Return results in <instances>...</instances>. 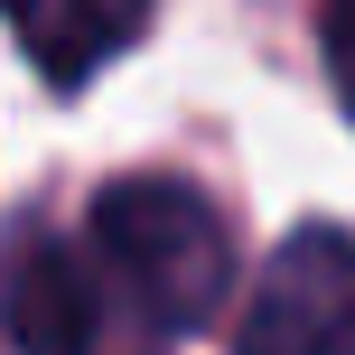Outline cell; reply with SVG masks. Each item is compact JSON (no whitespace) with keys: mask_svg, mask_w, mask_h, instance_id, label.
<instances>
[{"mask_svg":"<svg viewBox=\"0 0 355 355\" xmlns=\"http://www.w3.org/2000/svg\"><path fill=\"white\" fill-rule=\"evenodd\" d=\"M94 252H103V281L159 337L206 327L234 290V234L187 178H112L94 206Z\"/></svg>","mask_w":355,"mask_h":355,"instance_id":"1","label":"cell"},{"mask_svg":"<svg viewBox=\"0 0 355 355\" xmlns=\"http://www.w3.org/2000/svg\"><path fill=\"white\" fill-rule=\"evenodd\" d=\"M243 355H355V234L300 225L262 262L243 309Z\"/></svg>","mask_w":355,"mask_h":355,"instance_id":"2","label":"cell"},{"mask_svg":"<svg viewBox=\"0 0 355 355\" xmlns=\"http://www.w3.org/2000/svg\"><path fill=\"white\" fill-rule=\"evenodd\" d=\"M150 10H159V0H0L19 56H28L47 85H85V75H103L112 56L150 28Z\"/></svg>","mask_w":355,"mask_h":355,"instance_id":"3","label":"cell"},{"mask_svg":"<svg viewBox=\"0 0 355 355\" xmlns=\"http://www.w3.org/2000/svg\"><path fill=\"white\" fill-rule=\"evenodd\" d=\"M94 309H103V281L75 243H28L10 271V346L19 355H85L94 346Z\"/></svg>","mask_w":355,"mask_h":355,"instance_id":"4","label":"cell"},{"mask_svg":"<svg viewBox=\"0 0 355 355\" xmlns=\"http://www.w3.org/2000/svg\"><path fill=\"white\" fill-rule=\"evenodd\" d=\"M327 85L355 122V0H327Z\"/></svg>","mask_w":355,"mask_h":355,"instance_id":"5","label":"cell"}]
</instances>
